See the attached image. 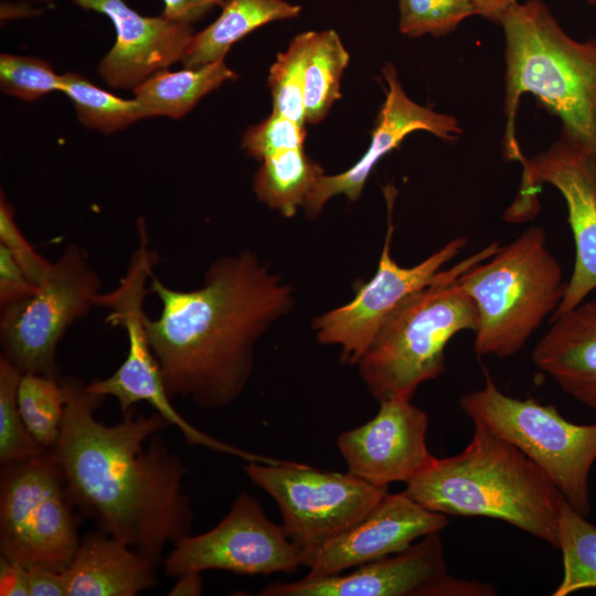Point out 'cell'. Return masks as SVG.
Here are the masks:
<instances>
[{"mask_svg":"<svg viewBox=\"0 0 596 596\" xmlns=\"http://www.w3.org/2000/svg\"><path fill=\"white\" fill-rule=\"evenodd\" d=\"M61 384L64 414L51 450L73 504L158 565L164 547L191 534L193 523L187 468L159 435L169 423L131 407L106 425L95 417L104 396L76 377Z\"/></svg>","mask_w":596,"mask_h":596,"instance_id":"6da1fadb","label":"cell"},{"mask_svg":"<svg viewBox=\"0 0 596 596\" xmlns=\"http://www.w3.org/2000/svg\"><path fill=\"white\" fill-rule=\"evenodd\" d=\"M149 292L161 302L145 327L166 391L205 409L240 397L255 344L294 306L290 285L251 249L212 263L201 288L174 289L153 274Z\"/></svg>","mask_w":596,"mask_h":596,"instance_id":"7a4b0ae2","label":"cell"},{"mask_svg":"<svg viewBox=\"0 0 596 596\" xmlns=\"http://www.w3.org/2000/svg\"><path fill=\"white\" fill-rule=\"evenodd\" d=\"M464 450L433 457L404 490L446 515L498 519L558 549V521L566 500L519 448L479 423Z\"/></svg>","mask_w":596,"mask_h":596,"instance_id":"3957f363","label":"cell"},{"mask_svg":"<svg viewBox=\"0 0 596 596\" xmlns=\"http://www.w3.org/2000/svg\"><path fill=\"white\" fill-rule=\"evenodd\" d=\"M501 25L507 65L505 156L524 159L514 136V118L520 97L530 93L560 117L562 135L596 158V39L571 38L542 0L518 3Z\"/></svg>","mask_w":596,"mask_h":596,"instance_id":"277c9868","label":"cell"},{"mask_svg":"<svg viewBox=\"0 0 596 596\" xmlns=\"http://www.w3.org/2000/svg\"><path fill=\"white\" fill-rule=\"evenodd\" d=\"M491 243L447 270L427 286L404 298L382 323L358 362L359 373L379 402L412 398L417 387L443 374L445 348L464 330L476 331L478 309L458 283L472 265L491 257L499 248Z\"/></svg>","mask_w":596,"mask_h":596,"instance_id":"5b68a950","label":"cell"},{"mask_svg":"<svg viewBox=\"0 0 596 596\" xmlns=\"http://www.w3.org/2000/svg\"><path fill=\"white\" fill-rule=\"evenodd\" d=\"M479 315L473 347L480 356L520 351L558 307L566 286L541 226H531L458 277Z\"/></svg>","mask_w":596,"mask_h":596,"instance_id":"8992f818","label":"cell"},{"mask_svg":"<svg viewBox=\"0 0 596 596\" xmlns=\"http://www.w3.org/2000/svg\"><path fill=\"white\" fill-rule=\"evenodd\" d=\"M465 414L519 448L552 480L583 517L590 512L589 473L596 461V423L576 424L552 404L519 400L500 391L487 374L485 385L460 396Z\"/></svg>","mask_w":596,"mask_h":596,"instance_id":"52a82bcc","label":"cell"},{"mask_svg":"<svg viewBox=\"0 0 596 596\" xmlns=\"http://www.w3.org/2000/svg\"><path fill=\"white\" fill-rule=\"evenodd\" d=\"M73 507L51 449L31 459L2 465L1 556L26 568L65 571L81 542Z\"/></svg>","mask_w":596,"mask_h":596,"instance_id":"ba28073f","label":"cell"},{"mask_svg":"<svg viewBox=\"0 0 596 596\" xmlns=\"http://www.w3.org/2000/svg\"><path fill=\"white\" fill-rule=\"evenodd\" d=\"M100 287L84 249L67 245L35 295L0 307L1 355L21 373L60 379L57 345L67 329L95 307Z\"/></svg>","mask_w":596,"mask_h":596,"instance_id":"9c48e42d","label":"cell"},{"mask_svg":"<svg viewBox=\"0 0 596 596\" xmlns=\"http://www.w3.org/2000/svg\"><path fill=\"white\" fill-rule=\"evenodd\" d=\"M251 481L277 503L283 528L302 551H313L369 514L389 492L359 477L295 461H248Z\"/></svg>","mask_w":596,"mask_h":596,"instance_id":"30bf717a","label":"cell"},{"mask_svg":"<svg viewBox=\"0 0 596 596\" xmlns=\"http://www.w3.org/2000/svg\"><path fill=\"white\" fill-rule=\"evenodd\" d=\"M519 193L507 210L509 222H524L538 212L536 192L555 187L567 206L575 244L574 267L552 318L575 308L596 289V158L561 134L545 151L524 158Z\"/></svg>","mask_w":596,"mask_h":596,"instance_id":"8fae6325","label":"cell"},{"mask_svg":"<svg viewBox=\"0 0 596 596\" xmlns=\"http://www.w3.org/2000/svg\"><path fill=\"white\" fill-rule=\"evenodd\" d=\"M302 562V551L283 525L269 520L260 503L243 492L213 529L174 542L163 565L166 575L178 577L206 570L240 575L294 573Z\"/></svg>","mask_w":596,"mask_h":596,"instance_id":"7c38bea8","label":"cell"},{"mask_svg":"<svg viewBox=\"0 0 596 596\" xmlns=\"http://www.w3.org/2000/svg\"><path fill=\"white\" fill-rule=\"evenodd\" d=\"M393 231L390 212L387 233L374 276L359 286L349 304L312 321L320 343L341 348L342 362L358 364L394 308L408 295L430 284L441 267L467 244L465 236L453 238L417 265L402 267L391 256Z\"/></svg>","mask_w":596,"mask_h":596,"instance_id":"4fadbf2b","label":"cell"},{"mask_svg":"<svg viewBox=\"0 0 596 596\" xmlns=\"http://www.w3.org/2000/svg\"><path fill=\"white\" fill-rule=\"evenodd\" d=\"M427 414L411 398L380 402L376 415L337 439L348 471L360 479L387 487L409 481L434 457L426 445Z\"/></svg>","mask_w":596,"mask_h":596,"instance_id":"5bb4252c","label":"cell"},{"mask_svg":"<svg viewBox=\"0 0 596 596\" xmlns=\"http://www.w3.org/2000/svg\"><path fill=\"white\" fill-rule=\"evenodd\" d=\"M446 514L432 511L405 491L386 493L379 504L353 526L304 554L308 578H319L400 552L416 539L440 532Z\"/></svg>","mask_w":596,"mask_h":596,"instance_id":"9a60e30c","label":"cell"},{"mask_svg":"<svg viewBox=\"0 0 596 596\" xmlns=\"http://www.w3.org/2000/svg\"><path fill=\"white\" fill-rule=\"evenodd\" d=\"M447 573L439 532L416 544L360 565L350 574L273 583L260 596H427L429 587Z\"/></svg>","mask_w":596,"mask_h":596,"instance_id":"2e32d148","label":"cell"},{"mask_svg":"<svg viewBox=\"0 0 596 596\" xmlns=\"http://www.w3.org/2000/svg\"><path fill=\"white\" fill-rule=\"evenodd\" d=\"M85 10L107 15L116 42L98 66L115 88H134L153 73L181 61L194 35L189 23L164 17H143L124 0H73Z\"/></svg>","mask_w":596,"mask_h":596,"instance_id":"e0dca14e","label":"cell"},{"mask_svg":"<svg viewBox=\"0 0 596 596\" xmlns=\"http://www.w3.org/2000/svg\"><path fill=\"white\" fill-rule=\"evenodd\" d=\"M382 73L387 91L376 117L369 149L347 171L320 178L304 205L308 216H317L328 200L339 194L356 201L375 164L383 156L398 147L411 132L425 130L447 141L458 140L461 136L462 129L457 118L422 106L406 95L392 64H386Z\"/></svg>","mask_w":596,"mask_h":596,"instance_id":"ac0fdd59","label":"cell"},{"mask_svg":"<svg viewBox=\"0 0 596 596\" xmlns=\"http://www.w3.org/2000/svg\"><path fill=\"white\" fill-rule=\"evenodd\" d=\"M532 361L558 387L596 411V298L551 319Z\"/></svg>","mask_w":596,"mask_h":596,"instance_id":"d6986e66","label":"cell"},{"mask_svg":"<svg viewBox=\"0 0 596 596\" xmlns=\"http://www.w3.org/2000/svg\"><path fill=\"white\" fill-rule=\"evenodd\" d=\"M156 567L124 541L89 533L63 571L66 596H135L156 584Z\"/></svg>","mask_w":596,"mask_h":596,"instance_id":"ffe728a7","label":"cell"},{"mask_svg":"<svg viewBox=\"0 0 596 596\" xmlns=\"http://www.w3.org/2000/svg\"><path fill=\"white\" fill-rule=\"evenodd\" d=\"M300 10L285 0H225L219 18L194 33L181 62L191 68L223 60L231 46L248 33L273 21L296 18Z\"/></svg>","mask_w":596,"mask_h":596,"instance_id":"44dd1931","label":"cell"},{"mask_svg":"<svg viewBox=\"0 0 596 596\" xmlns=\"http://www.w3.org/2000/svg\"><path fill=\"white\" fill-rule=\"evenodd\" d=\"M236 77L223 58L179 72L160 70L134 87V94L147 118L167 116L179 119L203 96Z\"/></svg>","mask_w":596,"mask_h":596,"instance_id":"7402d4cb","label":"cell"},{"mask_svg":"<svg viewBox=\"0 0 596 596\" xmlns=\"http://www.w3.org/2000/svg\"><path fill=\"white\" fill-rule=\"evenodd\" d=\"M322 175L323 168L304 148L286 150L260 161L253 190L268 207L292 217L299 206L304 207Z\"/></svg>","mask_w":596,"mask_h":596,"instance_id":"603a6c76","label":"cell"},{"mask_svg":"<svg viewBox=\"0 0 596 596\" xmlns=\"http://www.w3.org/2000/svg\"><path fill=\"white\" fill-rule=\"evenodd\" d=\"M350 55L334 30L313 31L305 70L306 123L321 121L341 98L340 83Z\"/></svg>","mask_w":596,"mask_h":596,"instance_id":"cb8c5ba5","label":"cell"},{"mask_svg":"<svg viewBox=\"0 0 596 596\" xmlns=\"http://www.w3.org/2000/svg\"><path fill=\"white\" fill-rule=\"evenodd\" d=\"M558 550L563 576L553 596L596 588V525L566 501L558 521Z\"/></svg>","mask_w":596,"mask_h":596,"instance_id":"d4e9b609","label":"cell"},{"mask_svg":"<svg viewBox=\"0 0 596 596\" xmlns=\"http://www.w3.org/2000/svg\"><path fill=\"white\" fill-rule=\"evenodd\" d=\"M62 92L72 99L82 124L105 134L147 118L137 99L117 97L77 73L62 75Z\"/></svg>","mask_w":596,"mask_h":596,"instance_id":"484cf974","label":"cell"},{"mask_svg":"<svg viewBox=\"0 0 596 596\" xmlns=\"http://www.w3.org/2000/svg\"><path fill=\"white\" fill-rule=\"evenodd\" d=\"M18 405L33 438L43 448L52 449L60 437L65 406L61 377L22 373Z\"/></svg>","mask_w":596,"mask_h":596,"instance_id":"4316f807","label":"cell"},{"mask_svg":"<svg viewBox=\"0 0 596 596\" xmlns=\"http://www.w3.org/2000/svg\"><path fill=\"white\" fill-rule=\"evenodd\" d=\"M312 34L313 31H307L296 35L287 50L277 55L267 79L273 98V113L304 126L305 70Z\"/></svg>","mask_w":596,"mask_h":596,"instance_id":"83f0119b","label":"cell"},{"mask_svg":"<svg viewBox=\"0 0 596 596\" xmlns=\"http://www.w3.org/2000/svg\"><path fill=\"white\" fill-rule=\"evenodd\" d=\"M21 372L0 358V461L2 465L42 455L43 448L29 432L18 405Z\"/></svg>","mask_w":596,"mask_h":596,"instance_id":"f1b7e54d","label":"cell"},{"mask_svg":"<svg viewBox=\"0 0 596 596\" xmlns=\"http://www.w3.org/2000/svg\"><path fill=\"white\" fill-rule=\"evenodd\" d=\"M473 13L471 0H400V31L414 38L439 36Z\"/></svg>","mask_w":596,"mask_h":596,"instance_id":"f546056e","label":"cell"},{"mask_svg":"<svg viewBox=\"0 0 596 596\" xmlns=\"http://www.w3.org/2000/svg\"><path fill=\"white\" fill-rule=\"evenodd\" d=\"M2 93L32 102L54 91H62V75L50 63L32 56L1 54Z\"/></svg>","mask_w":596,"mask_h":596,"instance_id":"4dcf8cb0","label":"cell"},{"mask_svg":"<svg viewBox=\"0 0 596 596\" xmlns=\"http://www.w3.org/2000/svg\"><path fill=\"white\" fill-rule=\"evenodd\" d=\"M306 136L304 125L272 111L266 119L245 131L242 146L262 161L286 150L304 148Z\"/></svg>","mask_w":596,"mask_h":596,"instance_id":"1f68e13d","label":"cell"},{"mask_svg":"<svg viewBox=\"0 0 596 596\" xmlns=\"http://www.w3.org/2000/svg\"><path fill=\"white\" fill-rule=\"evenodd\" d=\"M0 244L11 253L28 278L41 286L50 274L52 263L41 256L20 231L14 211L3 192L0 198Z\"/></svg>","mask_w":596,"mask_h":596,"instance_id":"d6a6232c","label":"cell"},{"mask_svg":"<svg viewBox=\"0 0 596 596\" xmlns=\"http://www.w3.org/2000/svg\"><path fill=\"white\" fill-rule=\"evenodd\" d=\"M15 262L11 253L0 244V307L24 300L39 291Z\"/></svg>","mask_w":596,"mask_h":596,"instance_id":"836d02e7","label":"cell"},{"mask_svg":"<svg viewBox=\"0 0 596 596\" xmlns=\"http://www.w3.org/2000/svg\"><path fill=\"white\" fill-rule=\"evenodd\" d=\"M496 588L489 583L465 581L444 574L429 587L427 596H488Z\"/></svg>","mask_w":596,"mask_h":596,"instance_id":"e575fe53","label":"cell"},{"mask_svg":"<svg viewBox=\"0 0 596 596\" xmlns=\"http://www.w3.org/2000/svg\"><path fill=\"white\" fill-rule=\"evenodd\" d=\"M29 596H66L63 572L43 566L28 568Z\"/></svg>","mask_w":596,"mask_h":596,"instance_id":"d590c367","label":"cell"},{"mask_svg":"<svg viewBox=\"0 0 596 596\" xmlns=\"http://www.w3.org/2000/svg\"><path fill=\"white\" fill-rule=\"evenodd\" d=\"M225 0H163L162 17L183 23H193L202 19L215 6Z\"/></svg>","mask_w":596,"mask_h":596,"instance_id":"8d00e7d4","label":"cell"},{"mask_svg":"<svg viewBox=\"0 0 596 596\" xmlns=\"http://www.w3.org/2000/svg\"><path fill=\"white\" fill-rule=\"evenodd\" d=\"M0 595L1 596H29L28 568L0 557Z\"/></svg>","mask_w":596,"mask_h":596,"instance_id":"74e56055","label":"cell"},{"mask_svg":"<svg viewBox=\"0 0 596 596\" xmlns=\"http://www.w3.org/2000/svg\"><path fill=\"white\" fill-rule=\"evenodd\" d=\"M475 13L501 24L505 14L518 4L517 0H471Z\"/></svg>","mask_w":596,"mask_h":596,"instance_id":"f35d334b","label":"cell"},{"mask_svg":"<svg viewBox=\"0 0 596 596\" xmlns=\"http://www.w3.org/2000/svg\"><path fill=\"white\" fill-rule=\"evenodd\" d=\"M203 590V581L200 572H185L178 576L177 583L170 589V596H199Z\"/></svg>","mask_w":596,"mask_h":596,"instance_id":"ab89813d","label":"cell"},{"mask_svg":"<svg viewBox=\"0 0 596 596\" xmlns=\"http://www.w3.org/2000/svg\"><path fill=\"white\" fill-rule=\"evenodd\" d=\"M590 4H595L596 6V0H588Z\"/></svg>","mask_w":596,"mask_h":596,"instance_id":"60d3db41","label":"cell"}]
</instances>
